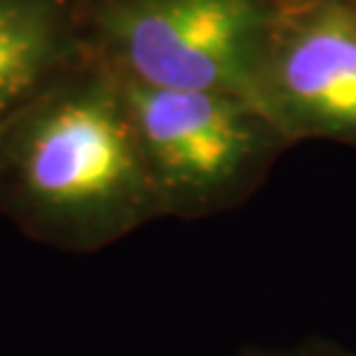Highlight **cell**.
<instances>
[{
    "mask_svg": "<svg viewBox=\"0 0 356 356\" xmlns=\"http://www.w3.org/2000/svg\"><path fill=\"white\" fill-rule=\"evenodd\" d=\"M264 90L284 137L356 139V26L333 12L301 28L264 74Z\"/></svg>",
    "mask_w": 356,
    "mask_h": 356,
    "instance_id": "4",
    "label": "cell"
},
{
    "mask_svg": "<svg viewBox=\"0 0 356 356\" xmlns=\"http://www.w3.org/2000/svg\"><path fill=\"white\" fill-rule=\"evenodd\" d=\"M245 356H356L352 352H345L343 347L324 343V340H312V343L291 347V350H275V352H248Z\"/></svg>",
    "mask_w": 356,
    "mask_h": 356,
    "instance_id": "6",
    "label": "cell"
},
{
    "mask_svg": "<svg viewBox=\"0 0 356 356\" xmlns=\"http://www.w3.org/2000/svg\"><path fill=\"white\" fill-rule=\"evenodd\" d=\"M26 172L44 202L95 216L132 209L144 188L134 127L102 97L56 109L35 134Z\"/></svg>",
    "mask_w": 356,
    "mask_h": 356,
    "instance_id": "3",
    "label": "cell"
},
{
    "mask_svg": "<svg viewBox=\"0 0 356 356\" xmlns=\"http://www.w3.org/2000/svg\"><path fill=\"white\" fill-rule=\"evenodd\" d=\"M127 111L141 155L169 197L213 209L243 197L284 134L243 99L132 83Z\"/></svg>",
    "mask_w": 356,
    "mask_h": 356,
    "instance_id": "1",
    "label": "cell"
},
{
    "mask_svg": "<svg viewBox=\"0 0 356 356\" xmlns=\"http://www.w3.org/2000/svg\"><path fill=\"white\" fill-rule=\"evenodd\" d=\"M257 26L250 0H148L125 14L120 40L139 83L220 92L270 120L254 58Z\"/></svg>",
    "mask_w": 356,
    "mask_h": 356,
    "instance_id": "2",
    "label": "cell"
},
{
    "mask_svg": "<svg viewBox=\"0 0 356 356\" xmlns=\"http://www.w3.org/2000/svg\"><path fill=\"white\" fill-rule=\"evenodd\" d=\"M47 47L44 19L28 5L0 0V106L17 99L35 81Z\"/></svg>",
    "mask_w": 356,
    "mask_h": 356,
    "instance_id": "5",
    "label": "cell"
}]
</instances>
